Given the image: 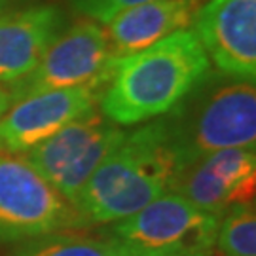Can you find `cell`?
<instances>
[{"instance_id": "cell-7", "label": "cell", "mask_w": 256, "mask_h": 256, "mask_svg": "<svg viewBox=\"0 0 256 256\" xmlns=\"http://www.w3.org/2000/svg\"><path fill=\"white\" fill-rule=\"evenodd\" d=\"M116 61L104 25L93 19L80 21L57 34L36 66L10 84L8 92L12 101L28 93L78 86H101L104 92Z\"/></svg>"}, {"instance_id": "cell-1", "label": "cell", "mask_w": 256, "mask_h": 256, "mask_svg": "<svg viewBox=\"0 0 256 256\" xmlns=\"http://www.w3.org/2000/svg\"><path fill=\"white\" fill-rule=\"evenodd\" d=\"M210 61L190 28L116 61L99 108L118 126H137L173 110L209 76Z\"/></svg>"}, {"instance_id": "cell-8", "label": "cell", "mask_w": 256, "mask_h": 256, "mask_svg": "<svg viewBox=\"0 0 256 256\" xmlns=\"http://www.w3.org/2000/svg\"><path fill=\"white\" fill-rule=\"evenodd\" d=\"M169 190L216 218L236 205L254 203V148H224L203 156L174 173Z\"/></svg>"}, {"instance_id": "cell-17", "label": "cell", "mask_w": 256, "mask_h": 256, "mask_svg": "<svg viewBox=\"0 0 256 256\" xmlns=\"http://www.w3.org/2000/svg\"><path fill=\"white\" fill-rule=\"evenodd\" d=\"M12 2H14V0H0V12L6 8V6H10Z\"/></svg>"}, {"instance_id": "cell-9", "label": "cell", "mask_w": 256, "mask_h": 256, "mask_svg": "<svg viewBox=\"0 0 256 256\" xmlns=\"http://www.w3.org/2000/svg\"><path fill=\"white\" fill-rule=\"evenodd\" d=\"M101 86L28 93L10 102L0 118V148L23 154L99 104Z\"/></svg>"}, {"instance_id": "cell-4", "label": "cell", "mask_w": 256, "mask_h": 256, "mask_svg": "<svg viewBox=\"0 0 256 256\" xmlns=\"http://www.w3.org/2000/svg\"><path fill=\"white\" fill-rule=\"evenodd\" d=\"M86 224L78 207L34 167L0 148V243H23Z\"/></svg>"}, {"instance_id": "cell-5", "label": "cell", "mask_w": 256, "mask_h": 256, "mask_svg": "<svg viewBox=\"0 0 256 256\" xmlns=\"http://www.w3.org/2000/svg\"><path fill=\"white\" fill-rule=\"evenodd\" d=\"M218 218L176 192H165L106 232L126 256H180L209 252Z\"/></svg>"}, {"instance_id": "cell-10", "label": "cell", "mask_w": 256, "mask_h": 256, "mask_svg": "<svg viewBox=\"0 0 256 256\" xmlns=\"http://www.w3.org/2000/svg\"><path fill=\"white\" fill-rule=\"evenodd\" d=\"M192 23L218 74L254 82L256 0H209L200 6Z\"/></svg>"}, {"instance_id": "cell-15", "label": "cell", "mask_w": 256, "mask_h": 256, "mask_svg": "<svg viewBox=\"0 0 256 256\" xmlns=\"http://www.w3.org/2000/svg\"><path fill=\"white\" fill-rule=\"evenodd\" d=\"M142 2H150V0H68V4L76 12H80L86 18L93 19L97 23H106L116 14Z\"/></svg>"}, {"instance_id": "cell-16", "label": "cell", "mask_w": 256, "mask_h": 256, "mask_svg": "<svg viewBox=\"0 0 256 256\" xmlns=\"http://www.w3.org/2000/svg\"><path fill=\"white\" fill-rule=\"evenodd\" d=\"M10 102H12V95H10L8 90H4V88H0V118L4 116V112L8 110Z\"/></svg>"}, {"instance_id": "cell-13", "label": "cell", "mask_w": 256, "mask_h": 256, "mask_svg": "<svg viewBox=\"0 0 256 256\" xmlns=\"http://www.w3.org/2000/svg\"><path fill=\"white\" fill-rule=\"evenodd\" d=\"M10 256H126L116 241L104 236H88L63 230L19 243Z\"/></svg>"}, {"instance_id": "cell-6", "label": "cell", "mask_w": 256, "mask_h": 256, "mask_svg": "<svg viewBox=\"0 0 256 256\" xmlns=\"http://www.w3.org/2000/svg\"><path fill=\"white\" fill-rule=\"evenodd\" d=\"M128 131L93 106L55 135L19 154L74 205L84 186Z\"/></svg>"}, {"instance_id": "cell-14", "label": "cell", "mask_w": 256, "mask_h": 256, "mask_svg": "<svg viewBox=\"0 0 256 256\" xmlns=\"http://www.w3.org/2000/svg\"><path fill=\"white\" fill-rule=\"evenodd\" d=\"M214 245L220 256H256L254 203L236 205L220 216Z\"/></svg>"}, {"instance_id": "cell-3", "label": "cell", "mask_w": 256, "mask_h": 256, "mask_svg": "<svg viewBox=\"0 0 256 256\" xmlns=\"http://www.w3.org/2000/svg\"><path fill=\"white\" fill-rule=\"evenodd\" d=\"M178 169L224 148H254V82L210 70L190 95L162 116Z\"/></svg>"}, {"instance_id": "cell-19", "label": "cell", "mask_w": 256, "mask_h": 256, "mask_svg": "<svg viewBox=\"0 0 256 256\" xmlns=\"http://www.w3.org/2000/svg\"><path fill=\"white\" fill-rule=\"evenodd\" d=\"M209 256H212V250H210V252H209Z\"/></svg>"}, {"instance_id": "cell-12", "label": "cell", "mask_w": 256, "mask_h": 256, "mask_svg": "<svg viewBox=\"0 0 256 256\" xmlns=\"http://www.w3.org/2000/svg\"><path fill=\"white\" fill-rule=\"evenodd\" d=\"M202 2L150 0L124 10L104 23L110 50L116 59L138 54L176 30L188 28Z\"/></svg>"}, {"instance_id": "cell-20", "label": "cell", "mask_w": 256, "mask_h": 256, "mask_svg": "<svg viewBox=\"0 0 256 256\" xmlns=\"http://www.w3.org/2000/svg\"><path fill=\"white\" fill-rule=\"evenodd\" d=\"M198 2H203V0H198Z\"/></svg>"}, {"instance_id": "cell-2", "label": "cell", "mask_w": 256, "mask_h": 256, "mask_svg": "<svg viewBox=\"0 0 256 256\" xmlns=\"http://www.w3.org/2000/svg\"><path fill=\"white\" fill-rule=\"evenodd\" d=\"M176 171L160 116L126 133L90 176L76 207L88 224H114L164 196Z\"/></svg>"}, {"instance_id": "cell-18", "label": "cell", "mask_w": 256, "mask_h": 256, "mask_svg": "<svg viewBox=\"0 0 256 256\" xmlns=\"http://www.w3.org/2000/svg\"><path fill=\"white\" fill-rule=\"evenodd\" d=\"M209 252H190V254H180V256H209Z\"/></svg>"}, {"instance_id": "cell-11", "label": "cell", "mask_w": 256, "mask_h": 256, "mask_svg": "<svg viewBox=\"0 0 256 256\" xmlns=\"http://www.w3.org/2000/svg\"><path fill=\"white\" fill-rule=\"evenodd\" d=\"M63 27L55 6H32L0 14V84L27 76Z\"/></svg>"}]
</instances>
